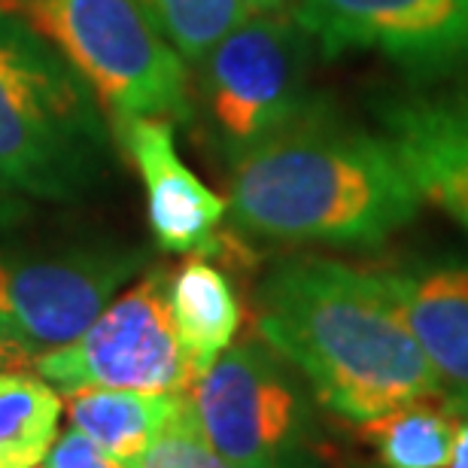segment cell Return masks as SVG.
Wrapping results in <instances>:
<instances>
[{
	"mask_svg": "<svg viewBox=\"0 0 468 468\" xmlns=\"http://www.w3.org/2000/svg\"><path fill=\"white\" fill-rule=\"evenodd\" d=\"M314 40L289 13L247 16L201 64V104L229 162L311 107Z\"/></svg>",
	"mask_w": 468,
	"mask_h": 468,
	"instance_id": "6",
	"label": "cell"
},
{
	"mask_svg": "<svg viewBox=\"0 0 468 468\" xmlns=\"http://www.w3.org/2000/svg\"><path fill=\"white\" fill-rule=\"evenodd\" d=\"M447 468H468V420H460V423H456L453 453H451V465Z\"/></svg>",
	"mask_w": 468,
	"mask_h": 468,
	"instance_id": "20",
	"label": "cell"
},
{
	"mask_svg": "<svg viewBox=\"0 0 468 468\" xmlns=\"http://www.w3.org/2000/svg\"><path fill=\"white\" fill-rule=\"evenodd\" d=\"M158 27V34L180 52L183 61L198 64L250 9L243 0H137Z\"/></svg>",
	"mask_w": 468,
	"mask_h": 468,
	"instance_id": "17",
	"label": "cell"
},
{
	"mask_svg": "<svg viewBox=\"0 0 468 468\" xmlns=\"http://www.w3.org/2000/svg\"><path fill=\"white\" fill-rule=\"evenodd\" d=\"M61 396L43 378L0 371V468H34L58 432Z\"/></svg>",
	"mask_w": 468,
	"mask_h": 468,
	"instance_id": "16",
	"label": "cell"
},
{
	"mask_svg": "<svg viewBox=\"0 0 468 468\" xmlns=\"http://www.w3.org/2000/svg\"><path fill=\"white\" fill-rule=\"evenodd\" d=\"M189 392H137L77 387L64 389V408L77 432L131 465L176 417Z\"/></svg>",
	"mask_w": 468,
	"mask_h": 468,
	"instance_id": "13",
	"label": "cell"
},
{
	"mask_svg": "<svg viewBox=\"0 0 468 468\" xmlns=\"http://www.w3.org/2000/svg\"><path fill=\"white\" fill-rule=\"evenodd\" d=\"M383 137L423 201L468 229V86H414L378 104Z\"/></svg>",
	"mask_w": 468,
	"mask_h": 468,
	"instance_id": "10",
	"label": "cell"
},
{
	"mask_svg": "<svg viewBox=\"0 0 468 468\" xmlns=\"http://www.w3.org/2000/svg\"><path fill=\"white\" fill-rule=\"evenodd\" d=\"M176 338L195 380L231 347L240 329V302L229 277L204 256L189 259L167 283Z\"/></svg>",
	"mask_w": 468,
	"mask_h": 468,
	"instance_id": "14",
	"label": "cell"
},
{
	"mask_svg": "<svg viewBox=\"0 0 468 468\" xmlns=\"http://www.w3.org/2000/svg\"><path fill=\"white\" fill-rule=\"evenodd\" d=\"M423 195L396 149L320 101L231 162L229 213L277 243L380 247L417 219Z\"/></svg>",
	"mask_w": 468,
	"mask_h": 468,
	"instance_id": "2",
	"label": "cell"
},
{
	"mask_svg": "<svg viewBox=\"0 0 468 468\" xmlns=\"http://www.w3.org/2000/svg\"><path fill=\"white\" fill-rule=\"evenodd\" d=\"M167 283L171 277L162 271L144 277L110 302L80 338L37 356V374L61 389L189 392L195 374L176 338Z\"/></svg>",
	"mask_w": 468,
	"mask_h": 468,
	"instance_id": "8",
	"label": "cell"
},
{
	"mask_svg": "<svg viewBox=\"0 0 468 468\" xmlns=\"http://www.w3.org/2000/svg\"><path fill=\"white\" fill-rule=\"evenodd\" d=\"M444 405L468 420V261L429 259L383 271Z\"/></svg>",
	"mask_w": 468,
	"mask_h": 468,
	"instance_id": "12",
	"label": "cell"
},
{
	"mask_svg": "<svg viewBox=\"0 0 468 468\" xmlns=\"http://www.w3.org/2000/svg\"><path fill=\"white\" fill-rule=\"evenodd\" d=\"M189 401L204 438L234 468H302L311 405L268 344L229 347L192 383Z\"/></svg>",
	"mask_w": 468,
	"mask_h": 468,
	"instance_id": "7",
	"label": "cell"
},
{
	"mask_svg": "<svg viewBox=\"0 0 468 468\" xmlns=\"http://www.w3.org/2000/svg\"><path fill=\"white\" fill-rule=\"evenodd\" d=\"M292 18L325 58L378 52L417 86H468V0H295Z\"/></svg>",
	"mask_w": 468,
	"mask_h": 468,
	"instance_id": "9",
	"label": "cell"
},
{
	"mask_svg": "<svg viewBox=\"0 0 468 468\" xmlns=\"http://www.w3.org/2000/svg\"><path fill=\"white\" fill-rule=\"evenodd\" d=\"M250 9V16H271V13H286L295 0H243Z\"/></svg>",
	"mask_w": 468,
	"mask_h": 468,
	"instance_id": "21",
	"label": "cell"
},
{
	"mask_svg": "<svg viewBox=\"0 0 468 468\" xmlns=\"http://www.w3.org/2000/svg\"><path fill=\"white\" fill-rule=\"evenodd\" d=\"M116 134L146 186L149 226L158 247L186 256L222 252L219 226L229 213V201L186 167L174 144V122L128 116L116 122Z\"/></svg>",
	"mask_w": 468,
	"mask_h": 468,
	"instance_id": "11",
	"label": "cell"
},
{
	"mask_svg": "<svg viewBox=\"0 0 468 468\" xmlns=\"http://www.w3.org/2000/svg\"><path fill=\"white\" fill-rule=\"evenodd\" d=\"M0 9L40 34L113 122L189 119L186 61L137 0H0Z\"/></svg>",
	"mask_w": 468,
	"mask_h": 468,
	"instance_id": "4",
	"label": "cell"
},
{
	"mask_svg": "<svg viewBox=\"0 0 468 468\" xmlns=\"http://www.w3.org/2000/svg\"><path fill=\"white\" fill-rule=\"evenodd\" d=\"M6 217L0 207V329L31 359L80 338L146 261L116 243L18 238Z\"/></svg>",
	"mask_w": 468,
	"mask_h": 468,
	"instance_id": "5",
	"label": "cell"
},
{
	"mask_svg": "<svg viewBox=\"0 0 468 468\" xmlns=\"http://www.w3.org/2000/svg\"><path fill=\"white\" fill-rule=\"evenodd\" d=\"M460 417L444 401H410L362 423L383 468H447Z\"/></svg>",
	"mask_w": 468,
	"mask_h": 468,
	"instance_id": "15",
	"label": "cell"
},
{
	"mask_svg": "<svg viewBox=\"0 0 468 468\" xmlns=\"http://www.w3.org/2000/svg\"><path fill=\"white\" fill-rule=\"evenodd\" d=\"M31 353L25 347H18V344L9 338V335L0 329V368H13V365H31Z\"/></svg>",
	"mask_w": 468,
	"mask_h": 468,
	"instance_id": "19",
	"label": "cell"
},
{
	"mask_svg": "<svg viewBox=\"0 0 468 468\" xmlns=\"http://www.w3.org/2000/svg\"><path fill=\"white\" fill-rule=\"evenodd\" d=\"M259 335L332 414L362 426L410 401H444L383 277L332 259H289L259 286Z\"/></svg>",
	"mask_w": 468,
	"mask_h": 468,
	"instance_id": "1",
	"label": "cell"
},
{
	"mask_svg": "<svg viewBox=\"0 0 468 468\" xmlns=\"http://www.w3.org/2000/svg\"><path fill=\"white\" fill-rule=\"evenodd\" d=\"M107 165V128L82 77L0 9V192L70 201Z\"/></svg>",
	"mask_w": 468,
	"mask_h": 468,
	"instance_id": "3",
	"label": "cell"
},
{
	"mask_svg": "<svg viewBox=\"0 0 468 468\" xmlns=\"http://www.w3.org/2000/svg\"><path fill=\"white\" fill-rule=\"evenodd\" d=\"M128 468H234L213 451L204 438L192 401L186 396L176 417L162 429V435L146 447Z\"/></svg>",
	"mask_w": 468,
	"mask_h": 468,
	"instance_id": "18",
	"label": "cell"
}]
</instances>
